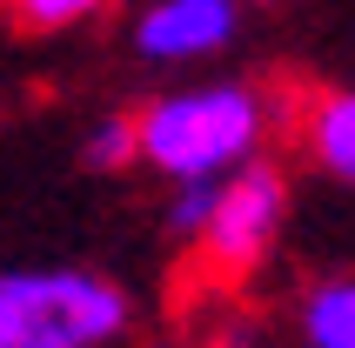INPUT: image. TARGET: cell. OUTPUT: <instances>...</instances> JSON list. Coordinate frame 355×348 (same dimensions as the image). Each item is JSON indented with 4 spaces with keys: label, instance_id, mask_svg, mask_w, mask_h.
Returning <instances> with one entry per match:
<instances>
[{
    "label": "cell",
    "instance_id": "cell-1",
    "mask_svg": "<svg viewBox=\"0 0 355 348\" xmlns=\"http://www.w3.org/2000/svg\"><path fill=\"white\" fill-rule=\"evenodd\" d=\"M282 121H288V107L261 80L241 74L181 80V87H161L135 107V168H148L168 188L175 181H221V174L268 155Z\"/></svg>",
    "mask_w": 355,
    "mask_h": 348
},
{
    "label": "cell",
    "instance_id": "cell-2",
    "mask_svg": "<svg viewBox=\"0 0 355 348\" xmlns=\"http://www.w3.org/2000/svg\"><path fill=\"white\" fill-rule=\"evenodd\" d=\"M0 295H7L20 348H121L135 329V295L114 275L80 268V261L7 268Z\"/></svg>",
    "mask_w": 355,
    "mask_h": 348
},
{
    "label": "cell",
    "instance_id": "cell-3",
    "mask_svg": "<svg viewBox=\"0 0 355 348\" xmlns=\"http://www.w3.org/2000/svg\"><path fill=\"white\" fill-rule=\"evenodd\" d=\"M288 214H295V188H288V174L275 161L261 155V161H248V168L215 181V208H208V221L195 234V254L215 275L241 281V275H255L282 248Z\"/></svg>",
    "mask_w": 355,
    "mask_h": 348
},
{
    "label": "cell",
    "instance_id": "cell-4",
    "mask_svg": "<svg viewBox=\"0 0 355 348\" xmlns=\"http://www.w3.org/2000/svg\"><path fill=\"white\" fill-rule=\"evenodd\" d=\"M241 34V0H148L128 27L135 60L148 67H195L228 54Z\"/></svg>",
    "mask_w": 355,
    "mask_h": 348
},
{
    "label": "cell",
    "instance_id": "cell-5",
    "mask_svg": "<svg viewBox=\"0 0 355 348\" xmlns=\"http://www.w3.org/2000/svg\"><path fill=\"white\" fill-rule=\"evenodd\" d=\"M295 148H302V161H309L322 181L355 188V87H322V94L302 101Z\"/></svg>",
    "mask_w": 355,
    "mask_h": 348
},
{
    "label": "cell",
    "instance_id": "cell-6",
    "mask_svg": "<svg viewBox=\"0 0 355 348\" xmlns=\"http://www.w3.org/2000/svg\"><path fill=\"white\" fill-rule=\"evenodd\" d=\"M288 342L295 348H355V268L309 275L288 302Z\"/></svg>",
    "mask_w": 355,
    "mask_h": 348
},
{
    "label": "cell",
    "instance_id": "cell-7",
    "mask_svg": "<svg viewBox=\"0 0 355 348\" xmlns=\"http://www.w3.org/2000/svg\"><path fill=\"white\" fill-rule=\"evenodd\" d=\"M114 0H0V14L14 20L20 34H74L87 20H101Z\"/></svg>",
    "mask_w": 355,
    "mask_h": 348
},
{
    "label": "cell",
    "instance_id": "cell-8",
    "mask_svg": "<svg viewBox=\"0 0 355 348\" xmlns=\"http://www.w3.org/2000/svg\"><path fill=\"white\" fill-rule=\"evenodd\" d=\"M80 161L101 168V174L135 168V114H101L94 128H87V141H80Z\"/></svg>",
    "mask_w": 355,
    "mask_h": 348
},
{
    "label": "cell",
    "instance_id": "cell-9",
    "mask_svg": "<svg viewBox=\"0 0 355 348\" xmlns=\"http://www.w3.org/2000/svg\"><path fill=\"white\" fill-rule=\"evenodd\" d=\"M208 208H215V181H175V188H168V208H161V228L175 234L181 248H195Z\"/></svg>",
    "mask_w": 355,
    "mask_h": 348
},
{
    "label": "cell",
    "instance_id": "cell-10",
    "mask_svg": "<svg viewBox=\"0 0 355 348\" xmlns=\"http://www.w3.org/2000/svg\"><path fill=\"white\" fill-rule=\"evenodd\" d=\"M0 348H20L14 342V315H7V295H0Z\"/></svg>",
    "mask_w": 355,
    "mask_h": 348
}]
</instances>
